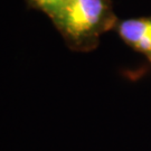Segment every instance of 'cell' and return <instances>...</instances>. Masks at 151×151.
<instances>
[{
    "instance_id": "obj_1",
    "label": "cell",
    "mask_w": 151,
    "mask_h": 151,
    "mask_svg": "<svg viewBox=\"0 0 151 151\" xmlns=\"http://www.w3.org/2000/svg\"><path fill=\"white\" fill-rule=\"evenodd\" d=\"M50 20L70 48L88 52L119 19L110 0H68Z\"/></svg>"
},
{
    "instance_id": "obj_2",
    "label": "cell",
    "mask_w": 151,
    "mask_h": 151,
    "mask_svg": "<svg viewBox=\"0 0 151 151\" xmlns=\"http://www.w3.org/2000/svg\"><path fill=\"white\" fill-rule=\"evenodd\" d=\"M114 29L124 43L151 63V17L118 20Z\"/></svg>"
},
{
    "instance_id": "obj_3",
    "label": "cell",
    "mask_w": 151,
    "mask_h": 151,
    "mask_svg": "<svg viewBox=\"0 0 151 151\" xmlns=\"http://www.w3.org/2000/svg\"><path fill=\"white\" fill-rule=\"evenodd\" d=\"M67 1L68 0H28L32 7L43 11L49 18H52L57 11L62 9Z\"/></svg>"
}]
</instances>
